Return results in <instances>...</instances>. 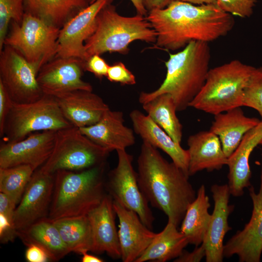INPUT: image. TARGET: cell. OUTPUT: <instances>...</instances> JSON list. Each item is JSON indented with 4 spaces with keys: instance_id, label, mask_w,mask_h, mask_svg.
<instances>
[{
    "instance_id": "d4e9b609",
    "label": "cell",
    "mask_w": 262,
    "mask_h": 262,
    "mask_svg": "<svg viewBox=\"0 0 262 262\" xmlns=\"http://www.w3.org/2000/svg\"><path fill=\"white\" fill-rule=\"evenodd\" d=\"M241 107L214 115L210 129L219 137L228 158L238 147L245 135L261 121L257 118L246 116Z\"/></svg>"
},
{
    "instance_id": "7bdbcfd3",
    "label": "cell",
    "mask_w": 262,
    "mask_h": 262,
    "mask_svg": "<svg viewBox=\"0 0 262 262\" xmlns=\"http://www.w3.org/2000/svg\"><path fill=\"white\" fill-rule=\"evenodd\" d=\"M96 0H91L90 4ZM135 8L137 14L145 16L147 15L148 11L144 7L142 0H130Z\"/></svg>"
},
{
    "instance_id": "2e32d148",
    "label": "cell",
    "mask_w": 262,
    "mask_h": 262,
    "mask_svg": "<svg viewBox=\"0 0 262 262\" xmlns=\"http://www.w3.org/2000/svg\"><path fill=\"white\" fill-rule=\"evenodd\" d=\"M259 191L250 186L253 203L251 218L243 229L238 230L224 245V257L237 255L240 262H259L262 253V174Z\"/></svg>"
},
{
    "instance_id": "44dd1931",
    "label": "cell",
    "mask_w": 262,
    "mask_h": 262,
    "mask_svg": "<svg viewBox=\"0 0 262 262\" xmlns=\"http://www.w3.org/2000/svg\"><path fill=\"white\" fill-rule=\"evenodd\" d=\"M79 129L95 143L110 152L126 150L135 143L134 131L125 125L121 111L110 109L96 124Z\"/></svg>"
},
{
    "instance_id": "f6af8a7d",
    "label": "cell",
    "mask_w": 262,
    "mask_h": 262,
    "mask_svg": "<svg viewBox=\"0 0 262 262\" xmlns=\"http://www.w3.org/2000/svg\"><path fill=\"white\" fill-rule=\"evenodd\" d=\"M190 3L193 4H214L216 5V0H178Z\"/></svg>"
},
{
    "instance_id": "e0dca14e",
    "label": "cell",
    "mask_w": 262,
    "mask_h": 262,
    "mask_svg": "<svg viewBox=\"0 0 262 262\" xmlns=\"http://www.w3.org/2000/svg\"><path fill=\"white\" fill-rule=\"evenodd\" d=\"M119 220L118 238L123 262H135L145 251L157 233L152 231L138 214L113 200Z\"/></svg>"
},
{
    "instance_id": "8fae6325",
    "label": "cell",
    "mask_w": 262,
    "mask_h": 262,
    "mask_svg": "<svg viewBox=\"0 0 262 262\" xmlns=\"http://www.w3.org/2000/svg\"><path fill=\"white\" fill-rule=\"evenodd\" d=\"M38 71L17 50L4 45L0 52V82L13 102L31 103L44 95L37 81Z\"/></svg>"
},
{
    "instance_id": "52a82bcc",
    "label": "cell",
    "mask_w": 262,
    "mask_h": 262,
    "mask_svg": "<svg viewBox=\"0 0 262 262\" xmlns=\"http://www.w3.org/2000/svg\"><path fill=\"white\" fill-rule=\"evenodd\" d=\"M71 126H73L63 115L54 98L44 94L31 103H13L2 137L4 142H16L34 132L56 131Z\"/></svg>"
},
{
    "instance_id": "f1b7e54d",
    "label": "cell",
    "mask_w": 262,
    "mask_h": 262,
    "mask_svg": "<svg viewBox=\"0 0 262 262\" xmlns=\"http://www.w3.org/2000/svg\"><path fill=\"white\" fill-rule=\"evenodd\" d=\"M91 0H25V12L61 28Z\"/></svg>"
},
{
    "instance_id": "f35d334b",
    "label": "cell",
    "mask_w": 262,
    "mask_h": 262,
    "mask_svg": "<svg viewBox=\"0 0 262 262\" xmlns=\"http://www.w3.org/2000/svg\"><path fill=\"white\" fill-rule=\"evenodd\" d=\"M13 101L8 93L0 82V135L2 136L6 118L12 107Z\"/></svg>"
},
{
    "instance_id": "4316f807",
    "label": "cell",
    "mask_w": 262,
    "mask_h": 262,
    "mask_svg": "<svg viewBox=\"0 0 262 262\" xmlns=\"http://www.w3.org/2000/svg\"><path fill=\"white\" fill-rule=\"evenodd\" d=\"M174 223L168 220L164 229L157 233L144 253L135 262H165L180 256L189 244L185 235Z\"/></svg>"
},
{
    "instance_id": "8d00e7d4",
    "label": "cell",
    "mask_w": 262,
    "mask_h": 262,
    "mask_svg": "<svg viewBox=\"0 0 262 262\" xmlns=\"http://www.w3.org/2000/svg\"><path fill=\"white\" fill-rule=\"evenodd\" d=\"M106 78L111 82H118L121 85L136 83L135 76L121 62L109 66Z\"/></svg>"
},
{
    "instance_id": "5bb4252c",
    "label": "cell",
    "mask_w": 262,
    "mask_h": 262,
    "mask_svg": "<svg viewBox=\"0 0 262 262\" xmlns=\"http://www.w3.org/2000/svg\"><path fill=\"white\" fill-rule=\"evenodd\" d=\"M113 0H96L68 20L61 28L56 56L86 59L85 41L94 33L100 10Z\"/></svg>"
},
{
    "instance_id": "277c9868",
    "label": "cell",
    "mask_w": 262,
    "mask_h": 262,
    "mask_svg": "<svg viewBox=\"0 0 262 262\" xmlns=\"http://www.w3.org/2000/svg\"><path fill=\"white\" fill-rule=\"evenodd\" d=\"M105 167V163H103L79 172H56L48 218L53 221L87 215L99 205L106 195Z\"/></svg>"
},
{
    "instance_id": "7402d4cb",
    "label": "cell",
    "mask_w": 262,
    "mask_h": 262,
    "mask_svg": "<svg viewBox=\"0 0 262 262\" xmlns=\"http://www.w3.org/2000/svg\"><path fill=\"white\" fill-rule=\"evenodd\" d=\"M129 116L134 132L153 147L167 154L178 167L188 175L189 154L147 115L133 110Z\"/></svg>"
},
{
    "instance_id": "ffe728a7",
    "label": "cell",
    "mask_w": 262,
    "mask_h": 262,
    "mask_svg": "<svg viewBox=\"0 0 262 262\" xmlns=\"http://www.w3.org/2000/svg\"><path fill=\"white\" fill-rule=\"evenodd\" d=\"M113 199L106 194L99 205L87 215L93 237L92 252L106 253L113 259L121 257L118 231L115 222Z\"/></svg>"
},
{
    "instance_id": "ee69618b",
    "label": "cell",
    "mask_w": 262,
    "mask_h": 262,
    "mask_svg": "<svg viewBox=\"0 0 262 262\" xmlns=\"http://www.w3.org/2000/svg\"><path fill=\"white\" fill-rule=\"evenodd\" d=\"M82 262H102L103 260L95 255L89 254L87 252L82 254Z\"/></svg>"
},
{
    "instance_id": "e575fe53",
    "label": "cell",
    "mask_w": 262,
    "mask_h": 262,
    "mask_svg": "<svg viewBox=\"0 0 262 262\" xmlns=\"http://www.w3.org/2000/svg\"><path fill=\"white\" fill-rule=\"evenodd\" d=\"M257 0H216L217 6L224 12L242 18L253 14Z\"/></svg>"
},
{
    "instance_id": "60d3db41",
    "label": "cell",
    "mask_w": 262,
    "mask_h": 262,
    "mask_svg": "<svg viewBox=\"0 0 262 262\" xmlns=\"http://www.w3.org/2000/svg\"><path fill=\"white\" fill-rule=\"evenodd\" d=\"M205 249L202 244L196 246L192 252L183 251L181 255L175 259V262H198L205 257Z\"/></svg>"
},
{
    "instance_id": "3957f363",
    "label": "cell",
    "mask_w": 262,
    "mask_h": 262,
    "mask_svg": "<svg viewBox=\"0 0 262 262\" xmlns=\"http://www.w3.org/2000/svg\"><path fill=\"white\" fill-rule=\"evenodd\" d=\"M169 56L165 62L166 74L162 83L152 92H141L138 100L142 105L160 95L168 94L177 112H180L189 107L205 83L210 69V48L208 43L194 41Z\"/></svg>"
},
{
    "instance_id": "ba28073f",
    "label": "cell",
    "mask_w": 262,
    "mask_h": 262,
    "mask_svg": "<svg viewBox=\"0 0 262 262\" xmlns=\"http://www.w3.org/2000/svg\"><path fill=\"white\" fill-rule=\"evenodd\" d=\"M110 152L71 126L56 131L53 151L40 169L51 174L60 170L81 171L105 163Z\"/></svg>"
},
{
    "instance_id": "d6a6232c",
    "label": "cell",
    "mask_w": 262,
    "mask_h": 262,
    "mask_svg": "<svg viewBox=\"0 0 262 262\" xmlns=\"http://www.w3.org/2000/svg\"><path fill=\"white\" fill-rule=\"evenodd\" d=\"M25 0H0V52L12 21L20 24L23 19Z\"/></svg>"
},
{
    "instance_id": "8992f818",
    "label": "cell",
    "mask_w": 262,
    "mask_h": 262,
    "mask_svg": "<svg viewBox=\"0 0 262 262\" xmlns=\"http://www.w3.org/2000/svg\"><path fill=\"white\" fill-rule=\"evenodd\" d=\"M255 67L233 60L210 69L189 107L215 115L243 106L244 89Z\"/></svg>"
},
{
    "instance_id": "6da1fadb",
    "label": "cell",
    "mask_w": 262,
    "mask_h": 262,
    "mask_svg": "<svg viewBox=\"0 0 262 262\" xmlns=\"http://www.w3.org/2000/svg\"><path fill=\"white\" fill-rule=\"evenodd\" d=\"M147 18L157 34L155 46L165 50L184 48L194 41L207 43L233 29V16L216 5L195 4L173 0L164 9L148 12Z\"/></svg>"
},
{
    "instance_id": "83f0119b",
    "label": "cell",
    "mask_w": 262,
    "mask_h": 262,
    "mask_svg": "<svg viewBox=\"0 0 262 262\" xmlns=\"http://www.w3.org/2000/svg\"><path fill=\"white\" fill-rule=\"evenodd\" d=\"M210 206L205 187L202 184L195 199L188 207L180 229L189 244L197 246L203 242L211 218L208 212Z\"/></svg>"
},
{
    "instance_id": "9a60e30c",
    "label": "cell",
    "mask_w": 262,
    "mask_h": 262,
    "mask_svg": "<svg viewBox=\"0 0 262 262\" xmlns=\"http://www.w3.org/2000/svg\"><path fill=\"white\" fill-rule=\"evenodd\" d=\"M56 131L36 132L18 141L3 142L0 147V168L29 165L36 170L42 166L53 151Z\"/></svg>"
},
{
    "instance_id": "4fadbf2b",
    "label": "cell",
    "mask_w": 262,
    "mask_h": 262,
    "mask_svg": "<svg viewBox=\"0 0 262 262\" xmlns=\"http://www.w3.org/2000/svg\"><path fill=\"white\" fill-rule=\"evenodd\" d=\"M84 62L77 57L55 56L43 65L37 75L43 93L54 96L78 90L92 91L91 84L82 79Z\"/></svg>"
},
{
    "instance_id": "7a4b0ae2",
    "label": "cell",
    "mask_w": 262,
    "mask_h": 262,
    "mask_svg": "<svg viewBox=\"0 0 262 262\" xmlns=\"http://www.w3.org/2000/svg\"><path fill=\"white\" fill-rule=\"evenodd\" d=\"M140 188L151 205L163 211L179 226L196 197L189 176L170 163L158 149L143 141L137 161Z\"/></svg>"
},
{
    "instance_id": "cb8c5ba5",
    "label": "cell",
    "mask_w": 262,
    "mask_h": 262,
    "mask_svg": "<svg viewBox=\"0 0 262 262\" xmlns=\"http://www.w3.org/2000/svg\"><path fill=\"white\" fill-rule=\"evenodd\" d=\"M262 140V119L245 135L238 147L228 158V185L230 194L234 196H241L244 189L250 186L249 157Z\"/></svg>"
},
{
    "instance_id": "74e56055",
    "label": "cell",
    "mask_w": 262,
    "mask_h": 262,
    "mask_svg": "<svg viewBox=\"0 0 262 262\" xmlns=\"http://www.w3.org/2000/svg\"><path fill=\"white\" fill-rule=\"evenodd\" d=\"M109 66L100 55L94 54L84 61L83 69L84 71H89L101 79L106 77Z\"/></svg>"
},
{
    "instance_id": "9c48e42d",
    "label": "cell",
    "mask_w": 262,
    "mask_h": 262,
    "mask_svg": "<svg viewBox=\"0 0 262 262\" xmlns=\"http://www.w3.org/2000/svg\"><path fill=\"white\" fill-rule=\"evenodd\" d=\"M10 25L4 45L16 49L39 71L56 56L60 28L26 12L20 24Z\"/></svg>"
},
{
    "instance_id": "603a6c76",
    "label": "cell",
    "mask_w": 262,
    "mask_h": 262,
    "mask_svg": "<svg viewBox=\"0 0 262 262\" xmlns=\"http://www.w3.org/2000/svg\"><path fill=\"white\" fill-rule=\"evenodd\" d=\"M187 145L189 176L205 169L209 172L219 170L227 165L228 157L223 151L220 139L210 130L190 135Z\"/></svg>"
},
{
    "instance_id": "f546056e",
    "label": "cell",
    "mask_w": 262,
    "mask_h": 262,
    "mask_svg": "<svg viewBox=\"0 0 262 262\" xmlns=\"http://www.w3.org/2000/svg\"><path fill=\"white\" fill-rule=\"evenodd\" d=\"M52 221L70 252L82 255L92 251V232L87 215L62 218Z\"/></svg>"
},
{
    "instance_id": "7c38bea8",
    "label": "cell",
    "mask_w": 262,
    "mask_h": 262,
    "mask_svg": "<svg viewBox=\"0 0 262 262\" xmlns=\"http://www.w3.org/2000/svg\"><path fill=\"white\" fill-rule=\"evenodd\" d=\"M54 184V175L35 170L16 208L14 223L17 231L48 217Z\"/></svg>"
},
{
    "instance_id": "484cf974",
    "label": "cell",
    "mask_w": 262,
    "mask_h": 262,
    "mask_svg": "<svg viewBox=\"0 0 262 262\" xmlns=\"http://www.w3.org/2000/svg\"><path fill=\"white\" fill-rule=\"evenodd\" d=\"M17 237L27 246L35 244L43 248L51 261H58L70 253L53 221L48 217L17 231Z\"/></svg>"
},
{
    "instance_id": "bcb514c9",
    "label": "cell",
    "mask_w": 262,
    "mask_h": 262,
    "mask_svg": "<svg viewBox=\"0 0 262 262\" xmlns=\"http://www.w3.org/2000/svg\"><path fill=\"white\" fill-rule=\"evenodd\" d=\"M260 144H261V145H262V141H261V142H260Z\"/></svg>"
},
{
    "instance_id": "b9f144b4",
    "label": "cell",
    "mask_w": 262,
    "mask_h": 262,
    "mask_svg": "<svg viewBox=\"0 0 262 262\" xmlns=\"http://www.w3.org/2000/svg\"><path fill=\"white\" fill-rule=\"evenodd\" d=\"M143 4L148 12L154 9H164L173 0H142Z\"/></svg>"
},
{
    "instance_id": "d590c367",
    "label": "cell",
    "mask_w": 262,
    "mask_h": 262,
    "mask_svg": "<svg viewBox=\"0 0 262 262\" xmlns=\"http://www.w3.org/2000/svg\"><path fill=\"white\" fill-rule=\"evenodd\" d=\"M15 210H9L0 213V241L7 244L17 237L14 223Z\"/></svg>"
},
{
    "instance_id": "30bf717a",
    "label": "cell",
    "mask_w": 262,
    "mask_h": 262,
    "mask_svg": "<svg viewBox=\"0 0 262 262\" xmlns=\"http://www.w3.org/2000/svg\"><path fill=\"white\" fill-rule=\"evenodd\" d=\"M116 152L117 164L109 173L106 188L113 200L135 212L143 224L151 229L154 217L140 188L137 172L132 165L133 157L126 150Z\"/></svg>"
},
{
    "instance_id": "ac0fdd59",
    "label": "cell",
    "mask_w": 262,
    "mask_h": 262,
    "mask_svg": "<svg viewBox=\"0 0 262 262\" xmlns=\"http://www.w3.org/2000/svg\"><path fill=\"white\" fill-rule=\"evenodd\" d=\"M211 190L214 209L202 244L205 249L207 262H221L224 258V237L227 232L231 229L229 225L228 218L233 206L229 204L231 194L228 184H213Z\"/></svg>"
},
{
    "instance_id": "ab89813d",
    "label": "cell",
    "mask_w": 262,
    "mask_h": 262,
    "mask_svg": "<svg viewBox=\"0 0 262 262\" xmlns=\"http://www.w3.org/2000/svg\"><path fill=\"white\" fill-rule=\"evenodd\" d=\"M25 258L29 262H46L50 261L47 252L40 246L35 244L27 246Z\"/></svg>"
},
{
    "instance_id": "836d02e7",
    "label": "cell",
    "mask_w": 262,
    "mask_h": 262,
    "mask_svg": "<svg viewBox=\"0 0 262 262\" xmlns=\"http://www.w3.org/2000/svg\"><path fill=\"white\" fill-rule=\"evenodd\" d=\"M243 106L256 110L262 119V67L255 68L244 89Z\"/></svg>"
},
{
    "instance_id": "d6986e66",
    "label": "cell",
    "mask_w": 262,
    "mask_h": 262,
    "mask_svg": "<svg viewBox=\"0 0 262 262\" xmlns=\"http://www.w3.org/2000/svg\"><path fill=\"white\" fill-rule=\"evenodd\" d=\"M53 97L66 119L78 128L96 124L110 109L100 97L91 91L78 90Z\"/></svg>"
},
{
    "instance_id": "5b68a950",
    "label": "cell",
    "mask_w": 262,
    "mask_h": 262,
    "mask_svg": "<svg viewBox=\"0 0 262 262\" xmlns=\"http://www.w3.org/2000/svg\"><path fill=\"white\" fill-rule=\"evenodd\" d=\"M156 39V33L146 16L139 14L122 16L115 5L109 3L98 12L95 31L85 41L86 60L93 55L107 52L126 54L131 42L154 43Z\"/></svg>"
},
{
    "instance_id": "4dcf8cb0",
    "label": "cell",
    "mask_w": 262,
    "mask_h": 262,
    "mask_svg": "<svg viewBox=\"0 0 262 262\" xmlns=\"http://www.w3.org/2000/svg\"><path fill=\"white\" fill-rule=\"evenodd\" d=\"M151 119L177 143L182 137V125L176 115L175 102L168 94L160 95L142 105Z\"/></svg>"
},
{
    "instance_id": "1f68e13d",
    "label": "cell",
    "mask_w": 262,
    "mask_h": 262,
    "mask_svg": "<svg viewBox=\"0 0 262 262\" xmlns=\"http://www.w3.org/2000/svg\"><path fill=\"white\" fill-rule=\"evenodd\" d=\"M35 170L29 165L0 168V192L18 204Z\"/></svg>"
}]
</instances>
